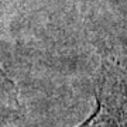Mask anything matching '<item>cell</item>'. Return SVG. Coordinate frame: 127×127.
<instances>
[{
  "instance_id": "1",
  "label": "cell",
  "mask_w": 127,
  "mask_h": 127,
  "mask_svg": "<svg viewBox=\"0 0 127 127\" xmlns=\"http://www.w3.org/2000/svg\"><path fill=\"white\" fill-rule=\"evenodd\" d=\"M95 102L92 113L76 127H127V52L102 59Z\"/></svg>"
},
{
  "instance_id": "2",
  "label": "cell",
  "mask_w": 127,
  "mask_h": 127,
  "mask_svg": "<svg viewBox=\"0 0 127 127\" xmlns=\"http://www.w3.org/2000/svg\"><path fill=\"white\" fill-rule=\"evenodd\" d=\"M4 82H10V81H9V78L6 76L4 71H3L1 65H0V83H4Z\"/></svg>"
}]
</instances>
